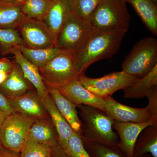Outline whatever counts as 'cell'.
<instances>
[{
    "instance_id": "1",
    "label": "cell",
    "mask_w": 157,
    "mask_h": 157,
    "mask_svg": "<svg viewBox=\"0 0 157 157\" xmlns=\"http://www.w3.org/2000/svg\"><path fill=\"white\" fill-rule=\"evenodd\" d=\"M128 31L117 28L94 31L83 47L74 55V67L78 76L84 74L94 63L115 54Z\"/></svg>"
},
{
    "instance_id": "2",
    "label": "cell",
    "mask_w": 157,
    "mask_h": 157,
    "mask_svg": "<svg viewBox=\"0 0 157 157\" xmlns=\"http://www.w3.org/2000/svg\"><path fill=\"white\" fill-rule=\"evenodd\" d=\"M82 122L80 135L84 144L94 142L117 146L119 139L113 131L112 120L106 112L89 105H79Z\"/></svg>"
},
{
    "instance_id": "3",
    "label": "cell",
    "mask_w": 157,
    "mask_h": 157,
    "mask_svg": "<svg viewBox=\"0 0 157 157\" xmlns=\"http://www.w3.org/2000/svg\"><path fill=\"white\" fill-rule=\"evenodd\" d=\"M95 30L89 22L71 10L59 32L55 46L63 52L74 55L83 47Z\"/></svg>"
},
{
    "instance_id": "4",
    "label": "cell",
    "mask_w": 157,
    "mask_h": 157,
    "mask_svg": "<svg viewBox=\"0 0 157 157\" xmlns=\"http://www.w3.org/2000/svg\"><path fill=\"white\" fill-rule=\"evenodd\" d=\"M157 65V40L146 37L135 43L122 64L123 71L140 78Z\"/></svg>"
},
{
    "instance_id": "5",
    "label": "cell",
    "mask_w": 157,
    "mask_h": 157,
    "mask_svg": "<svg viewBox=\"0 0 157 157\" xmlns=\"http://www.w3.org/2000/svg\"><path fill=\"white\" fill-rule=\"evenodd\" d=\"M126 0H104L88 22L95 30L121 28L128 29L131 16Z\"/></svg>"
},
{
    "instance_id": "6",
    "label": "cell",
    "mask_w": 157,
    "mask_h": 157,
    "mask_svg": "<svg viewBox=\"0 0 157 157\" xmlns=\"http://www.w3.org/2000/svg\"><path fill=\"white\" fill-rule=\"evenodd\" d=\"M74 55L62 52L47 63L39 68V73L47 88L58 89L78 75L74 67Z\"/></svg>"
},
{
    "instance_id": "7",
    "label": "cell",
    "mask_w": 157,
    "mask_h": 157,
    "mask_svg": "<svg viewBox=\"0 0 157 157\" xmlns=\"http://www.w3.org/2000/svg\"><path fill=\"white\" fill-rule=\"evenodd\" d=\"M36 119L13 112L7 116L0 129V143L4 148L20 153Z\"/></svg>"
},
{
    "instance_id": "8",
    "label": "cell",
    "mask_w": 157,
    "mask_h": 157,
    "mask_svg": "<svg viewBox=\"0 0 157 157\" xmlns=\"http://www.w3.org/2000/svg\"><path fill=\"white\" fill-rule=\"evenodd\" d=\"M139 78L124 71L114 72L100 78H90L85 74L78 79L86 89L95 95L106 98L116 92L123 90Z\"/></svg>"
},
{
    "instance_id": "9",
    "label": "cell",
    "mask_w": 157,
    "mask_h": 157,
    "mask_svg": "<svg viewBox=\"0 0 157 157\" xmlns=\"http://www.w3.org/2000/svg\"><path fill=\"white\" fill-rule=\"evenodd\" d=\"M17 29L28 48L39 49L55 46L50 32L41 20L26 17Z\"/></svg>"
},
{
    "instance_id": "10",
    "label": "cell",
    "mask_w": 157,
    "mask_h": 157,
    "mask_svg": "<svg viewBox=\"0 0 157 157\" xmlns=\"http://www.w3.org/2000/svg\"><path fill=\"white\" fill-rule=\"evenodd\" d=\"M105 112L115 121L120 122H146L151 113L148 107L135 108L121 104L111 97L105 98Z\"/></svg>"
},
{
    "instance_id": "11",
    "label": "cell",
    "mask_w": 157,
    "mask_h": 157,
    "mask_svg": "<svg viewBox=\"0 0 157 157\" xmlns=\"http://www.w3.org/2000/svg\"><path fill=\"white\" fill-rule=\"evenodd\" d=\"M152 125H157V120L152 118L146 122L140 123L114 121L113 128L119 139L117 146L127 157H134V149L138 136L144 129Z\"/></svg>"
},
{
    "instance_id": "12",
    "label": "cell",
    "mask_w": 157,
    "mask_h": 157,
    "mask_svg": "<svg viewBox=\"0 0 157 157\" xmlns=\"http://www.w3.org/2000/svg\"><path fill=\"white\" fill-rule=\"evenodd\" d=\"M59 92L76 106L89 105L105 112V98L90 92L77 79L71 80L58 89Z\"/></svg>"
},
{
    "instance_id": "13",
    "label": "cell",
    "mask_w": 157,
    "mask_h": 157,
    "mask_svg": "<svg viewBox=\"0 0 157 157\" xmlns=\"http://www.w3.org/2000/svg\"><path fill=\"white\" fill-rule=\"evenodd\" d=\"M7 99L14 112L36 120L50 117L36 91Z\"/></svg>"
},
{
    "instance_id": "14",
    "label": "cell",
    "mask_w": 157,
    "mask_h": 157,
    "mask_svg": "<svg viewBox=\"0 0 157 157\" xmlns=\"http://www.w3.org/2000/svg\"><path fill=\"white\" fill-rule=\"evenodd\" d=\"M73 2V0H50L48 10L42 21L51 34L54 46L66 16L72 10Z\"/></svg>"
},
{
    "instance_id": "15",
    "label": "cell",
    "mask_w": 157,
    "mask_h": 157,
    "mask_svg": "<svg viewBox=\"0 0 157 157\" xmlns=\"http://www.w3.org/2000/svg\"><path fill=\"white\" fill-rule=\"evenodd\" d=\"M13 62L12 70L8 74L6 80L0 85V92L7 99H9L36 91L25 77L19 65L15 61H13Z\"/></svg>"
},
{
    "instance_id": "16",
    "label": "cell",
    "mask_w": 157,
    "mask_h": 157,
    "mask_svg": "<svg viewBox=\"0 0 157 157\" xmlns=\"http://www.w3.org/2000/svg\"><path fill=\"white\" fill-rule=\"evenodd\" d=\"M42 100L57 133L59 144L65 150L68 140L74 131L67 121L59 111L50 94Z\"/></svg>"
},
{
    "instance_id": "17",
    "label": "cell",
    "mask_w": 157,
    "mask_h": 157,
    "mask_svg": "<svg viewBox=\"0 0 157 157\" xmlns=\"http://www.w3.org/2000/svg\"><path fill=\"white\" fill-rule=\"evenodd\" d=\"M11 54L14 55L15 61L21 68L25 77L34 86L38 95L42 99L45 98L49 92L43 82L39 68L26 58L17 48L13 49Z\"/></svg>"
},
{
    "instance_id": "18",
    "label": "cell",
    "mask_w": 157,
    "mask_h": 157,
    "mask_svg": "<svg viewBox=\"0 0 157 157\" xmlns=\"http://www.w3.org/2000/svg\"><path fill=\"white\" fill-rule=\"evenodd\" d=\"M48 89L59 111L67 121L73 131L80 135L82 122L76 105L63 96L58 90L52 88Z\"/></svg>"
},
{
    "instance_id": "19",
    "label": "cell",
    "mask_w": 157,
    "mask_h": 157,
    "mask_svg": "<svg viewBox=\"0 0 157 157\" xmlns=\"http://www.w3.org/2000/svg\"><path fill=\"white\" fill-rule=\"evenodd\" d=\"M28 139L52 147L59 143L57 133L50 117L36 120L30 129Z\"/></svg>"
},
{
    "instance_id": "20",
    "label": "cell",
    "mask_w": 157,
    "mask_h": 157,
    "mask_svg": "<svg viewBox=\"0 0 157 157\" xmlns=\"http://www.w3.org/2000/svg\"><path fill=\"white\" fill-rule=\"evenodd\" d=\"M23 3L0 0V29H17L25 19L21 11Z\"/></svg>"
},
{
    "instance_id": "21",
    "label": "cell",
    "mask_w": 157,
    "mask_h": 157,
    "mask_svg": "<svg viewBox=\"0 0 157 157\" xmlns=\"http://www.w3.org/2000/svg\"><path fill=\"white\" fill-rule=\"evenodd\" d=\"M132 5L149 31L157 36V7L151 0H126Z\"/></svg>"
},
{
    "instance_id": "22",
    "label": "cell",
    "mask_w": 157,
    "mask_h": 157,
    "mask_svg": "<svg viewBox=\"0 0 157 157\" xmlns=\"http://www.w3.org/2000/svg\"><path fill=\"white\" fill-rule=\"evenodd\" d=\"M157 86V65L151 72L123 90L125 98L140 99L147 96L151 88Z\"/></svg>"
},
{
    "instance_id": "23",
    "label": "cell",
    "mask_w": 157,
    "mask_h": 157,
    "mask_svg": "<svg viewBox=\"0 0 157 157\" xmlns=\"http://www.w3.org/2000/svg\"><path fill=\"white\" fill-rule=\"evenodd\" d=\"M148 153L153 157H157V125L144 129L135 143L134 157L141 156Z\"/></svg>"
},
{
    "instance_id": "24",
    "label": "cell",
    "mask_w": 157,
    "mask_h": 157,
    "mask_svg": "<svg viewBox=\"0 0 157 157\" xmlns=\"http://www.w3.org/2000/svg\"><path fill=\"white\" fill-rule=\"evenodd\" d=\"M17 48L26 58L38 68L44 66L54 57L63 52L55 46L45 48L33 49L23 45H19Z\"/></svg>"
},
{
    "instance_id": "25",
    "label": "cell",
    "mask_w": 157,
    "mask_h": 157,
    "mask_svg": "<svg viewBox=\"0 0 157 157\" xmlns=\"http://www.w3.org/2000/svg\"><path fill=\"white\" fill-rule=\"evenodd\" d=\"M25 43L16 29H0V53L3 55L11 54L12 51Z\"/></svg>"
},
{
    "instance_id": "26",
    "label": "cell",
    "mask_w": 157,
    "mask_h": 157,
    "mask_svg": "<svg viewBox=\"0 0 157 157\" xmlns=\"http://www.w3.org/2000/svg\"><path fill=\"white\" fill-rule=\"evenodd\" d=\"M49 3L50 0H26L22 4L21 11L28 18L42 20Z\"/></svg>"
},
{
    "instance_id": "27",
    "label": "cell",
    "mask_w": 157,
    "mask_h": 157,
    "mask_svg": "<svg viewBox=\"0 0 157 157\" xmlns=\"http://www.w3.org/2000/svg\"><path fill=\"white\" fill-rule=\"evenodd\" d=\"M52 147L28 139L20 154L21 157H51Z\"/></svg>"
},
{
    "instance_id": "28",
    "label": "cell",
    "mask_w": 157,
    "mask_h": 157,
    "mask_svg": "<svg viewBox=\"0 0 157 157\" xmlns=\"http://www.w3.org/2000/svg\"><path fill=\"white\" fill-rule=\"evenodd\" d=\"M92 157H127L119 151L118 146L92 142L84 144Z\"/></svg>"
},
{
    "instance_id": "29",
    "label": "cell",
    "mask_w": 157,
    "mask_h": 157,
    "mask_svg": "<svg viewBox=\"0 0 157 157\" xmlns=\"http://www.w3.org/2000/svg\"><path fill=\"white\" fill-rule=\"evenodd\" d=\"M104 0H73L72 10L78 16L88 22L97 7Z\"/></svg>"
},
{
    "instance_id": "30",
    "label": "cell",
    "mask_w": 157,
    "mask_h": 157,
    "mask_svg": "<svg viewBox=\"0 0 157 157\" xmlns=\"http://www.w3.org/2000/svg\"><path fill=\"white\" fill-rule=\"evenodd\" d=\"M65 151L71 157H92L86 150L80 135L73 132L68 140Z\"/></svg>"
},
{
    "instance_id": "31",
    "label": "cell",
    "mask_w": 157,
    "mask_h": 157,
    "mask_svg": "<svg viewBox=\"0 0 157 157\" xmlns=\"http://www.w3.org/2000/svg\"><path fill=\"white\" fill-rule=\"evenodd\" d=\"M147 97L148 100L147 107L151 112V118L157 120V86L151 88Z\"/></svg>"
},
{
    "instance_id": "32",
    "label": "cell",
    "mask_w": 157,
    "mask_h": 157,
    "mask_svg": "<svg viewBox=\"0 0 157 157\" xmlns=\"http://www.w3.org/2000/svg\"><path fill=\"white\" fill-rule=\"evenodd\" d=\"M14 62L11 61L9 59L4 58L0 59V71L6 72L9 74L13 67Z\"/></svg>"
},
{
    "instance_id": "33",
    "label": "cell",
    "mask_w": 157,
    "mask_h": 157,
    "mask_svg": "<svg viewBox=\"0 0 157 157\" xmlns=\"http://www.w3.org/2000/svg\"><path fill=\"white\" fill-rule=\"evenodd\" d=\"M0 109L9 114L14 112L10 107L8 99L1 92H0Z\"/></svg>"
},
{
    "instance_id": "34",
    "label": "cell",
    "mask_w": 157,
    "mask_h": 157,
    "mask_svg": "<svg viewBox=\"0 0 157 157\" xmlns=\"http://www.w3.org/2000/svg\"><path fill=\"white\" fill-rule=\"evenodd\" d=\"M51 157H71L67 154L59 143L52 147Z\"/></svg>"
},
{
    "instance_id": "35",
    "label": "cell",
    "mask_w": 157,
    "mask_h": 157,
    "mask_svg": "<svg viewBox=\"0 0 157 157\" xmlns=\"http://www.w3.org/2000/svg\"><path fill=\"white\" fill-rule=\"evenodd\" d=\"M0 157H21V156L20 153L12 151L1 147Z\"/></svg>"
},
{
    "instance_id": "36",
    "label": "cell",
    "mask_w": 157,
    "mask_h": 157,
    "mask_svg": "<svg viewBox=\"0 0 157 157\" xmlns=\"http://www.w3.org/2000/svg\"><path fill=\"white\" fill-rule=\"evenodd\" d=\"M9 114V113H7L5 111L0 109V129H1V127H2L4 121ZM1 147L2 146L0 143V147Z\"/></svg>"
},
{
    "instance_id": "37",
    "label": "cell",
    "mask_w": 157,
    "mask_h": 157,
    "mask_svg": "<svg viewBox=\"0 0 157 157\" xmlns=\"http://www.w3.org/2000/svg\"><path fill=\"white\" fill-rule=\"evenodd\" d=\"M8 76V73L3 71H0V85L6 80Z\"/></svg>"
},
{
    "instance_id": "38",
    "label": "cell",
    "mask_w": 157,
    "mask_h": 157,
    "mask_svg": "<svg viewBox=\"0 0 157 157\" xmlns=\"http://www.w3.org/2000/svg\"><path fill=\"white\" fill-rule=\"evenodd\" d=\"M11 1H14V2H16L19 3H23L26 1V0H11Z\"/></svg>"
},
{
    "instance_id": "39",
    "label": "cell",
    "mask_w": 157,
    "mask_h": 157,
    "mask_svg": "<svg viewBox=\"0 0 157 157\" xmlns=\"http://www.w3.org/2000/svg\"><path fill=\"white\" fill-rule=\"evenodd\" d=\"M153 3H154L155 5H157V0H151Z\"/></svg>"
}]
</instances>
